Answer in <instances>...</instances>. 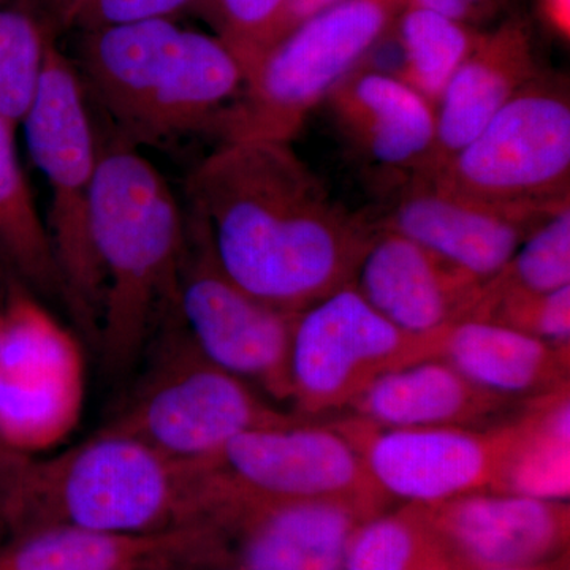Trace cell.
<instances>
[{
	"label": "cell",
	"instance_id": "obj_2",
	"mask_svg": "<svg viewBox=\"0 0 570 570\" xmlns=\"http://www.w3.org/2000/svg\"><path fill=\"white\" fill-rule=\"evenodd\" d=\"M208 524L204 463H181L104 430L77 448L21 455L0 474V532L41 528L148 534Z\"/></svg>",
	"mask_w": 570,
	"mask_h": 570
},
{
	"label": "cell",
	"instance_id": "obj_23",
	"mask_svg": "<svg viewBox=\"0 0 570 570\" xmlns=\"http://www.w3.org/2000/svg\"><path fill=\"white\" fill-rule=\"evenodd\" d=\"M14 127L0 115V258L39 298L61 303L63 288L47 224L22 171Z\"/></svg>",
	"mask_w": 570,
	"mask_h": 570
},
{
	"label": "cell",
	"instance_id": "obj_8",
	"mask_svg": "<svg viewBox=\"0 0 570 570\" xmlns=\"http://www.w3.org/2000/svg\"><path fill=\"white\" fill-rule=\"evenodd\" d=\"M415 178L489 204L568 208V78L540 71L448 164Z\"/></svg>",
	"mask_w": 570,
	"mask_h": 570
},
{
	"label": "cell",
	"instance_id": "obj_1",
	"mask_svg": "<svg viewBox=\"0 0 570 570\" xmlns=\"http://www.w3.org/2000/svg\"><path fill=\"white\" fill-rule=\"evenodd\" d=\"M186 205L225 276L266 305L299 314L354 284L374 234L330 195L292 142H219L190 171Z\"/></svg>",
	"mask_w": 570,
	"mask_h": 570
},
{
	"label": "cell",
	"instance_id": "obj_22",
	"mask_svg": "<svg viewBox=\"0 0 570 570\" xmlns=\"http://www.w3.org/2000/svg\"><path fill=\"white\" fill-rule=\"evenodd\" d=\"M439 356L472 384L510 400L531 401L569 387V347L483 318L450 325Z\"/></svg>",
	"mask_w": 570,
	"mask_h": 570
},
{
	"label": "cell",
	"instance_id": "obj_39",
	"mask_svg": "<svg viewBox=\"0 0 570 570\" xmlns=\"http://www.w3.org/2000/svg\"><path fill=\"white\" fill-rule=\"evenodd\" d=\"M502 2H504V3H505V7H509V6H510V3H512V2H513V0H502Z\"/></svg>",
	"mask_w": 570,
	"mask_h": 570
},
{
	"label": "cell",
	"instance_id": "obj_34",
	"mask_svg": "<svg viewBox=\"0 0 570 570\" xmlns=\"http://www.w3.org/2000/svg\"><path fill=\"white\" fill-rule=\"evenodd\" d=\"M337 2L340 0H288L283 20H281L279 28H277L275 43L287 36L288 32L294 31L296 26L309 20L314 14L321 13V11L328 9V7L335 6Z\"/></svg>",
	"mask_w": 570,
	"mask_h": 570
},
{
	"label": "cell",
	"instance_id": "obj_17",
	"mask_svg": "<svg viewBox=\"0 0 570 570\" xmlns=\"http://www.w3.org/2000/svg\"><path fill=\"white\" fill-rule=\"evenodd\" d=\"M379 314L412 335L474 316L483 283L395 232L374 228L354 281Z\"/></svg>",
	"mask_w": 570,
	"mask_h": 570
},
{
	"label": "cell",
	"instance_id": "obj_29",
	"mask_svg": "<svg viewBox=\"0 0 570 570\" xmlns=\"http://www.w3.org/2000/svg\"><path fill=\"white\" fill-rule=\"evenodd\" d=\"M288 0H195L194 10L224 41L245 73L275 43Z\"/></svg>",
	"mask_w": 570,
	"mask_h": 570
},
{
	"label": "cell",
	"instance_id": "obj_12",
	"mask_svg": "<svg viewBox=\"0 0 570 570\" xmlns=\"http://www.w3.org/2000/svg\"><path fill=\"white\" fill-rule=\"evenodd\" d=\"M213 466L228 489L255 501L343 502L367 519L384 513L390 502L335 425L295 420L247 431L227 444Z\"/></svg>",
	"mask_w": 570,
	"mask_h": 570
},
{
	"label": "cell",
	"instance_id": "obj_36",
	"mask_svg": "<svg viewBox=\"0 0 570 570\" xmlns=\"http://www.w3.org/2000/svg\"><path fill=\"white\" fill-rule=\"evenodd\" d=\"M499 570H570L569 569V554L557 558V560L549 562H540V564L523 566V568H510Z\"/></svg>",
	"mask_w": 570,
	"mask_h": 570
},
{
	"label": "cell",
	"instance_id": "obj_24",
	"mask_svg": "<svg viewBox=\"0 0 570 570\" xmlns=\"http://www.w3.org/2000/svg\"><path fill=\"white\" fill-rule=\"evenodd\" d=\"M569 387L528 401L515 439L490 491L562 501L570 493Z\"/></svg>",
	"mask_w": 570,
	"mask_h": 570
},
{
	"label": "cell",
	"instance_id": "obj_33",
	"mask_svg": "<svg viewBox=\"0 0 570 570\" xmlns=\"http://www.w3.org/2000/svg\"><path fill=\"white\" fill-rule=\"evenodd\" d=\"M535 17L551 39L569 45L570 0H535Z\"/></svg>",
	"mask_w": 570,
	"mask_h": 570
},
{
	"label": "cell",
	"instance_id": "obj_30",
	"mask_svg": "<svg viewBox=\"0 0 570 570\" xmlns=\"http://www.w3.org/2000/svg\"><path fill=\"white\" fill-rule=\"evenodd\" d=\"M519 330L558 347H570V285L549 294L502 292L482 296L474 317Z\"/></svg>",
	"mask_w": 570,
	"mask_h": 570
},
{
	"label": "cell",
	"instance_id": "obj_26",
	"mask_svg": "<svg viewBox=\"0 0 570 570\" xmlns=\"http://www.w3.org/2000/svg\"><path fill=\"white\" fill-rule=\"evenodd\" d=\"M344 570H472L411 508L358 528Z\"/></svg>",
	"mask_w": 570,
	"mask_h": 570
},
{
	"label": "cell",
	"instance_id": "obj_21",
	"mask_svg": "<svg viewBox=\"0 0 570 570\" xmlns=\"http://www.w3.org/2000/svg\"><path fill=\"white\" fill-rule=\"evenodd\" d=\"M521 401L472 384L441 356L396 367L376 379L351 409L356 419L382 428H474L502 425Z\"/></svg>",
	"mask_w": 570,
	"mask_h": 570
},
{
	"label": "cell",
	"instance_id": "obj_10",
	"mask_svg": "<svg viewBox=\"0 0 570 570\" xmlns=\"http://www.w3.org/2000/svg\"><path fill=\"white\" fill-rule=\"evenodd\" d=\"M179 269L178 311L195 347L214 365L277 403L291 401V352L298 314L277 309L232 283L208 230L189 205Z\"/></svg>",
	"mask_w": 570,
	"mask_h": 570
},
{
	"label": "cell",
	"instance_id": "obj_38",
	"mask_svg": "<svg viewBox=\"0 0 570 570\" xmlns=\"http://www.w3.org/2000/svg\"><path fill=\"white\" fill-rule=\"evenodd\" d=\"M198 570H230L227 568H212V569H198Z\"/></svg>",
	"mask_w": 570,
	"mask_h": 570
},
{
	"label": "cell",
	"instance_id": "obj_40",
	"mask_svg": "<svg viewBox=\"0 0 570 570\" xmlns=\"http://www.w3.org/2000/svg\"><path fill=\"white\" fill-rule=\"evenodd\" d=\"M0 303H2V299H0Z\"/></svg>",
	"mask_w": 570,
	"mask_h": 570
},
{
	"label": "cell",
	"instance_id": "obj_5",
	"mask_svg": "<svg viewBox=\"0 0 570 570\" xmlns=\"http://www.w3.org/2000/svg\"><path fill=\"white\" fill-rule=\"evenodd\" d=\"M404 7L406 0H340L296 26L250 67L205 134L219 142H292L309 112L389 39Z\"/></svg>",
	"mask_w": 570,
	"mask_h": 570
},
{
	"label": "cell",
	"instance_id": "obj_16",
	"mask_svg": "<svg viewBox=\"0 0 570 570\" xmlns=\"http://www.w3.org/2000/svg\"><path fill=\"white\" fill-rule=\"evenodd\" d=\"M332 501H255L230 491L219 517L230 570H344L367 521Z\"/></svg>",
	"mask_w": 570,
	"mask_h": 570
},
{
	"label": "cell",
	"instance_id": "obj_25",
	"mask_svg": "<svg viewBox=\"0 0 570 570\" xmlns=\"http://www.w3.org/2000/svg\"><path fill=\"white\" fill-rule=\"evenodd\" d=\"M485 31L406 6L392 31L401 52V67L393 75L438 108L453 75Z\"/></svg>",
	"mask_w": 570,
	"mask_h": 570
},
{
	"label": "cell",
	"instance_id": "obj_14",
	"mask_svg": "<svg viewBox=\"0 0 570 570\" xmlns=\"http://www.w3.org/2000/svg\"><path fill=\"white\" fill-rule=\"evenodd\" d=\"M392 187L373 227L406 236L483 284L504 269L532 230L566 209L489 204L423 178Z\"/></svg>",
	"mask_w": 570,
	"mask_h": 570
},
{
	"label": "cell",
	"instance_id": "obj_7",
	"mask_svg": "<svg viewBox=\"0 0 570 570\" xmlns=\"http://www.w3.org/2000/svg\"><path fill=\"white\" fill-rule=\"evenodd\" d=\"M153 343L159 356L105 430L138 439L181 463H206L239 434L299 420L206 360L187 335L179 311L165 321Z\"/></svg>",
	"mask_w": 570,
	"mask_h": 570
},
{
	"label": "cell",
	"instance_id": "obj_27",
	"mask_svg": "<svg viewBox=\"0 0 570 570\" xmlns=\"http://www.w3.org/2000/svg\"><path fill=\"white\" fill-rule=\"evenodd\" d=\"M58 39L26 0H0V115L17 129L39 91L45 58Z\"/></svg>",
	"mask_w": 570,
	"mask_h": 570
},
{
	"label": "cell",
	"instance_id": "obj_13",
	"mask_svg": "<svg viewBox=\"0 0 570 570\" xmlns=\"http://www.w3.org/2000/svg\"><path fill=\"white\" fill-rule=\"evenodd\" d=\"M355 445L389 499L436 504L491 490L515 439V420L474 428H382L362 419L335 423Z\"/></svg>",
	"mask_w": 570,
	"mask_h": 570
},
{
	"label": "cell",
	"instance_id": "obj_3",
	"mask_svg": "<svg viewBox=\"0 0 570 570\" xmlns=\"http://www.w3.org/2000/svg\"><path fill=\"white\" fill-rule=\"evenodd\" d=\"M91 239L104 277L96 347L121 376L178 311L186 213L151 160L116 134L99 137Z\"/></svg>",
	"mask_w": 570,
	"mask_h": 570
},
{
	"label": "cell",
	"instance_id": "obj_31",
	"mask_svg": "<svg viewBox=\"0 0 570 570\" xmlns=\"http://www.w3.org/2000/svg\"><path fill=\"white\" fill-rule=\"evenodd\" d=\"M195 0H66L52 18L55 32L77 33L129 24V22L174 18L190 9Z\"/></svg>",
	"mask_w": 570,
	"mask_h": 570
},
{
	"label": "cell",
	"instance_id": "obj_37",
	"mask_svg": "<svg viewBox=\"0 0 570 570\" xmlns=\"http://www.w3.org/2000/svg\"><path fill=\"white\" fill-rule=\"evenodd\" d=\"M20 456L21 453L11 452V450L6 449L0 444V474H2L3 471H7L10 464L14 463V461L20 459Z\"/></svg>",
	"mask_w": 570,
	"mask_h": 570
},
{
	"label": "cell",
	"instance_id": "obj_19",
	"mask_svg": "<svg viewBox=\"0 0 570 570\" xmlns=\"http://www.w3.org/2000/svg\"><path fill=\"white\" fill-rule=\"evenodd\" d=\"M352 149L392 186L425 174L436 141V108L392 71L362 63L326 96Z\"/></svg>",
	"mask_w": 570,
	"mask_h": 570
},
{
	"label": "cell",
	"instance_id": "obj_4",
	"mask_svg": "<svg viewBox=\"0 0 570 570\" xmlns=\"http://www.w3.org/2000/svg\"><path fill=\"white\" fill-rule=\"evenodd\" d=\"M71 61L88 99L138 149L205 134L246 78L223 40L171 18L78 33Z\"/></svg>",
	"mask_w": 570,
	"mask_h": 570
},
{
	"label": "cell",
	"instance_id": "obj_28",
	"mask_svg": "<svg viewBox=\"0 0 570 570\" xmlns=\"http://www.w3.org/2000/svg\"><path fill=\"white\" fill-rule=\"evenodd\" d=\"M569 285L570 208H566L528 235L504 269L483 284L482 296L513 291L549 294Z\"/></svg>",
	"mask_w": 570,
	"mask_h": 570
},
{
	"label": "cell",
	"instance_id": "obj_35",
	"mask_svg": "<svg viewBox=\"0 0 570 570\" xmlns=\"http://www.w3.org/2000/svg\"><path fill=\"white\" fill-rule=\"evenodd\" d=\"M26 2L31 3L33 9L39 11L41 17L50 22L52 28V18H55L56 11L61 9V6L63 2H66V0H26Z\"/></svg>",
	"mask_w": 570,
	"mask_h": 570
},
{
	"label": "cell",
	"instance_id": "obj_18",
	"mask_svg": "<svg viewBox=\"0 0 570 570\" xmlns=\"http://www.w3.org/2000/svg\"><path fill=\"white\" fill-rule=\"evenodd\" d=\"M227 564V540L213 524L148 534L41 528L0 547V570H198Z\"/></svg>",
	"mask_w": 570,
	"mask_h": 570
},
{
	"label": "cell",
	"instance_id": "obj_9",
	"mask_svg": "<svg viewBox=\"0 0 570 570\" xmlns=\"http://www.w3.org/2000/svg\"><path fill=\"white\" fill-rule=\"evenodd\" d=\"M86 363L78 337L10 276L0 303V444L37 455L80 423Z\"/></svg>",
	"mask_w": 570,
	"mask_h": 570
},
{
	"label": "cell",
	"instance_id": "obj_32",
	"mask_svg": "<svg viewBox=\"0 0 570 570\" xmlns=\"http://www.w3.org/2000/svg\"><path fill=\"white\" fill-rule=\"evenodd\" d=\"M406 6L434 11L479 29H485L508 9L502 0H406Z\"/></svg>",
	"mask_w": 570,
	"mask_h": 570
},
{
	"label": "cell",
	"instance_id": "obj_15",
	"mask_svg": "<svg viewBox=\"0 0 570 570\" xmlns=\"http://www.w3.org/2000/svg\"><path fill=\"white\" fill-rule=\"evenodd\" d=\"M407 508L472 570L523 568L569 554L568 502L483 490Z\"/></svg>",
	"mask_w": 570,
	"mask_h": 570
},
{
	"label": "cell",
	"instance_id": "obj_6",
	"mask_svg": "<svg viewBox=\"0 0 570 570\" xmlns=\"http://www.w3.org/2000/svg\"><path fill=\"white\" fill-rule=\"evenodd\" d=\"M21 126L50 190L45 224L61 275L63 309L78 332L97 344L104 277L91 239V200L99 137L77 67L56 40L48 47L39 91Z\"/></svg>",
	"mask_w": 570,
	"mask_h": 570
},
{
	"label": "cell",
	"instance_id": "obj_11",
	"mask_svg": "<svg viewBox=\"0 0 570 570\" xmlns=\"http://www.w3.org/2000/svg\"><path fill=\"white\" fill-rule=\"evenodd\" d=\"M445 330L403 332L346 285L296 316L291 401L303 414L351 407L385 373L439 356Z\"/></svg>",
	"mask_w": 570,
	"mask_h": 570
},
{
	"label": "cell",
	"instance_id": "obj_20",
	"mask_svg": "<svg viewBox=\"0 0 570 570\" xmlns=\"http://www.w3.org/2000/svg\"><path fill=\"white\" fill-rule=\"evenodd\" d=\"M542 70L531 22L523 14L510 13L483 32L438 105L433 157L419 176L448 164Z\"/></svg>",
	"mask_w": 570,
	"mask_h": 570
}]
</instances>
